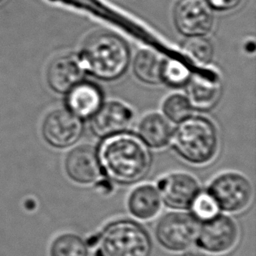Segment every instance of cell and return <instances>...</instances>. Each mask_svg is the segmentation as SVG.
<instances>
[{
    "mask_svg": "<svg viewBox=\"0 0 256 256\" xmlns=\"http://www.w3.org/2000/svg\"><path fill=\"white\" fill-rule=\"evenodd\" d=\"M97 152L102 172L117 184L137 183L146 177L151 167L149 147L131 133L105 138Z\"/></svg>",
    "mask_w": 256,
    "mask_h": 256,
    "instance_id": "obj_1",
    "label": "cell"
},
{
    "mask_svg": "<svg viewBox=\"0 0 256 256\" xmlns=\"http://www.w3.org/2000/svg\"><path fill=\"white\" fill-rule=\"evenodd\" d=\"M78 56L85 72L103 81L121 78L127 71L131 58L126 41L109 31L89 35Z\"/></svg>",
    "mask_w": 256,
    "mask_h": 256,
    "instance_id": "obj_2",
    "label": "cell"
},
{
    "mask_svg": "<svg viewBox=\"0 0 256 256\" xmlns=\"http://www.w3.org/2000/svg\"><path fill=\"white\" fill-rule=\"evenodd\" d=\"M94 256H151L153 241L138 221L120 218L108 222L95 237Z\"/></svg>",
    "mask_w": 256,
    "mask_h": 256,
    "instance_id": "obj_3",
    "label": "cell"
},
{
    "mask_svg": "<svg viewBox=\"0 0 256 256\" xmlns=\"http://www.w3.org/2000/svg\"><path fill=\"white\" fill-rule=\"evenodd\" d=\"M170 142L176 153L187 162L205 164L216 155L219 136L210 119L192 115L178 123Z\"/></svg>",
    "mask_w": 256,
    "mask_h": 256,
    "instance_id": "obj_4",
    "label": "cell"
},
{
    "mask_svg": "<svg viewBox=\"0 0 256 256\" xmlns=\"http://www.w3.org/2000/svg\"><path fill=\"white\" fill-rule=\"evenodd\" d=\"M200 221L192 213L174 211L164 214L155 227V238L170 252H184L195 243Z\"/></svg>",
    "mask_w": 256,
    "mask_h": 256,
    "instance_id": "obj_5",
    "label": "cell"
},
{
    "mask_svg": "<svg viewBox=\"0 0 256 256\" xmlns=\"http://www.w3.org/2000/svg\"><path fill=\"white\" fill-rule=\"evenodd\" d=\"M207 192L215 200L219 210L235 213L244 210L253 196L250 180L236 172L218 175L210 183Z\"/></svg>",
    "mask_w": 256,
    "mask_h": 256,
    "instance_id": "obj_6",
    "label": "cell"
},
{
    "mask_svg": "<svg viewBox=\"0 0 256 256\" xmlns=\"http://www.w3.org/2000/svg\"><path fill=\"white\" fill-rule=\"evenodd\" d=\"M238 238L239 228L235 220L219 213L210 220L200 222L195 244L203 252L224 254L235 246Z\"/></svg>",
    "mask_w": 256,
    "mask_h": 256,
    "instance_id": "obj_7",
    "label": "cell"
},
{
    "mask_svg": "<svg viewBox=\"0 0 256 256\" xmlns=\"http://www.w3.org/2000/svg\"><path fill=\"white\" fill-rule=\"evenodd\" d=\"M214 20V10L207 0H178L174 6V25L186 37L207 35Z\"/></svg>",
    "mask_w": 256,
    "mask_h": 256,
    "instance_id": "obj_8",
    "label": "cell"
},
{
    "mask_svg": "<svg viewBox=\"0 0 256 256\" xmlns=\"http://www.w3.org/2000/svg\"><path fill=\"white\" fill-rule=\"evenodd\" d=\"M84 130L82 119L68 109H55L44 119L42 134L48 144L55 148H67L75 144Z\"/></svg>",
    "mask_w": 256,
    "mask_h": 256,
    "instance_id": "obj_9",
    "label": "cell"
},
{
    "mask_svg": "<svg viewBox=\"0 0 256 256\" xmlns=\"http://www.w3.org/2000/svg\"><path fill=\"white\" fill-rule=\"evenodd\" d=\"M157 190L162 203L174 210L190 209L194 199L201 192L198 180L185 172H174L159 179Z\"/></svg>",
    "mask_w": 256,
    "mask_h": 256,
    "instance_id": "obj_10",
    "label": "cell"
},
{
    "mask_svg": "<svg viewBox=\"0 0 256 256\" xmlns=\"http://www.w3.org/2000/svg\"><path fill=\"white\" fill-rule=\"evenodd\" d=\"M134 118L133 110L121 101L103 102L90 118L92 133L102 139L126 132Z\"/></svg>",
    "mask_w": 256,
    "mask_h": 256,
    "instance_id": "obj_11",
    "label": "cell"
},
{
    "mask_svg": "<svg viewBox=\"0 0 256 256\" xmlns=\"http://www.w3.org/2000/svg\"><path fill=\"white\" fill-rule=\"evenodd\" d=\"M186 97L193 110L208 111L216 106L222 84L219 74L212 69H202L190 75L186 83Z\"/></svg>",
    "mask_w": 256,
    "mask_h": 256,
    "instance_id": "obj_12",
    "label": "cell"
},
{
    "mask_svg": "<svg viewBox=\"0 0 256 256\" xmlns=\"http://www.w3.org/2000/svg\"><path fill=\"white\" fill-rule=\"evenodd\" d=\"M64 167L68 177L81 185L95 183L102 176L98 152L90 145L73 148L66 156Z\"/></svg>",
    "mask_w": 256,
    "mask_h": 256,
    "instance_id": "obj_13",
    "label": "cell"
},
{
    "mask_svg": "<svg viewBox=\"0 0 256 256\" xmlns=\"http://www.w3.org/2000/svg\"><path fill=\"white\" fill-rule=\"evenodd\" d=\"M85 70L78 55L65 54L54 58L46 70L49 87L56 93L66 94L83 80Z\"/></svg>",
    "mask_w": 256,
    "mask_h": 256,
    "instance_id": "obj_14",
    "label": "cell"
},
{
    "mask_svg": "<svg viewBox=\"0 0 256 256\" xmlns=\"http://www.w3.org/2000/svg\"><path fill=\"white\" fill-rule=\"evenodd\" d=\"M103 91L92 81L82 80L66 93V109L80 119L91 118L104 102Z\"/></svg>",
    "mask_w": 256,
    "mask_h": 256,
    "instance_id": "obj_15",
    "label": "cell"
},
{
    "mask_svg": "<svg viewBox=\"0 0 256 256\" xmlns=\"http://www.w3.org/2000/svg\"><path fill=\"white\" fill-rule=\"evenodd\" d=\"M137 132V136L149 148L160 149L170 143L173 129L164 115L149 113L140 120Z\"/></svg>",
    "mask_w": 256,
    "mask_h": 256,
    "instance_id": "obj_16",
    "label": "cell"
},
{
    "mask_svg": "<svg viewBox=\"0 0 256 256\" xmlns=\"http://www.w3.org/2000/svg\"><path fill=\"white\" fill-rule=\"evenodd\" d=\"M127 207L136 219L150 220L160 212L162 200L155 186L142 184L131 191L127 200Z\"/></svg>",
    "mask_w": 256,
    "mask_h": 256,
    "instance_id": "obj_17",
    "label": "cell"
},
{
    "mask_svg": "<svg viewBox=\"0 0 256 256\" xmlns=\"http://www.w3.org/2000/svg\"><path fill=\"white\" fill-rule=\"evenodd\" d=\"M164 59L151 49L139 50L132 63L135 77L141 82L149 85H157L161 82V74Z\"/></svg>",
    "mask_w": 256,
    "mask_h": 256,
    "instance_id": "obj_18",
    "label": "cell"
},
{
    "mask_svg": "<svg viewBox=\"0 0 256 256\" xmlns=\"http://www.w3.org/2000/svg\"><path fill=\"white\" fill-rule=\"evenodd\" d=\"M49 254L50 256H89V247L80 235L66 232L53 239Z\"/></svg>",
    "mask_w": 256,
    "mask_h": 256,
    "instance_id": "obj_19",
    "label": "cell"
},
{
    "mask_svg": "<svg viewBox=\"0 0 256 256\" xmlns=\"http://www.w3.org/2000/svg\"><path fill=\"white\" fill-rule=\"evenodd\" d=\"M182 51L192 63L202 67L208 65L214 56L213 44L205 36L187 37Z\"/></svg>",
    "mask_w": 256,
    "mask_h": 256,
    "instance_id": "obj_20",
    "label": "cell"
},
{
    "mask_svg": "<svg viewBox=\"0 0 256 256\" xmlns=\"http://www.w3.org/2000/svg\"><path fill=\"white\" fill-rule=\"evenodd\" d=\"M162 110L169 121L177 124L192 116L193 112L187 97L179 93L169 95L163 102Z\"/></svg>",
    "mask_w": 256,
    "mask_h": 256,
    "instance_id": "obj_21",
    "label": "cell"
},
{
    "mask_svg": "<svg viewBox=\"0 0 256 256\" xmlns=\"http://www.w3.org/2000/svg\"><path fill=\"white\" fill-rule=\"evenodd\" d=\"M190 70L182 62L175 59H164L161 82L170 87L185 86L190 78Z\"/></svg>",
    "mask_w": 256,
    "mask_h": 256,
    "instance_id": "obj_22",
    "label": "cell"
},
{
    "mask_svg": "<svg viewBox=\"0 0 256 256\" xmlns=\"http://www.w3.org/2000/svg\"><path fill=\"white\" fill-rule=\"evenodd\" d=\"M191 213L200 222H204L212 219L219 214V208L212 198V196L206 192H200L194 199L191 207Z\"/></svg>",
    "mask_w": 256,
    "mask_h": 256,
    "instance_id": "obj_23",
    "label": "cell"
},
{
    "mask_svg": "<svg viewBox=\"0 0 256 256\" xmlns=\"http://www.w3.org/2000/svg\"><path fill=\"white\" fill-rule=\"evenodd\" d=\"M213 10L230 11L237 8L243 0H207Z\"/></svg>",
    "mask_w": 256,
    "mask_h": 256,
    "instance_id": "obj_24",
    "label": "cell"
},
{
    "mask_svg": "<svg viewBox=\"0 0 256 256\" xmlns=\"http://www.w3.org/2000/svg\"><path fill=\"white\" fill-rule=\"evenodd\" d=\"M184 252L183 256H205V253L199 248H189Z\"/></svg>",
    "mask_w": 256,
    "mask_h": 256,
    "instance_id": "obj_25",
    "label": "cell"
},
{
    "mask_svg": "<svg viewBox=\"0 0 256 256\" xmlns=\"http://www.w3.org/2000/svg\"><path fill=\"white\" fill-rule=\"evenodd\" d=\"M1 1H2V0H0V2H1Z\"/></svg>",
    "mask_w": 256,
    "mask_h": 256,
    "instance_id": "obj_26",
    "label": "cell"
}]
</instances>
